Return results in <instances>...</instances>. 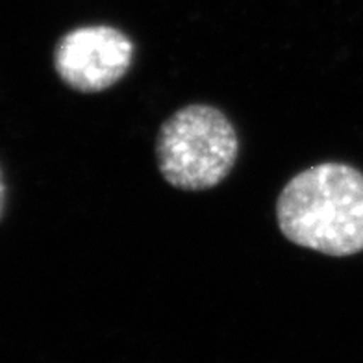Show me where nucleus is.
Here are the masks:
<instances>
[{"label":"nucleus","instance_id":"1","mask_svg":"<svg viewBox=\"0 0 363 363\" xmlns=\"http://www.w3.org/2000/svg\"><path fill=\"white\" fill-rule=\"evenodd\" d=\"M278 226L291 243L328 256L363 250V172L319 163L287 182L277 204Z\"/></svg>","mask_w":363,"mask_h":363},{"label":"nucleus","instance_id":"2","mask_svg":"<svg viewBox=\"0 0 363 363\" xmlns=\"http://www.w3.org/2000/svg\"><path fill=\"white\" fill-rule=\"evenodd\" d=\"M239 141L225 113L213 106L191 104L171 115L156 141L162 177L184 191L219 186L234 169Z\"/></svg>","mask_w":363,"mask_h":363},{"label":"nucleus","instance_id":"3","mask_svg":"<svg viewBox=\"0 0 363 363\" xmlns=\"http://www.w3.org/2000/svg\"><path fill=\"white\" fill-rule=\"evenodd\" d=\"M134 43L111 26H82L60 39L54 52L57 77L82 93L115 86L132 67Z\"/></svg>","mask_w":363,"mask_h":363},{"label":"nucleus","instance_id":"4","mask_svg":"<svg viewBox=\"0 0 363 363\" xmlns=\"http://www.w3.org/2000/svg\"><path fill=\"white\" fill-rule=\"evenodd\" d=\"M4 201H6V189H4L2 177H0V216H2V210H4Z\"/></svg>","mask_w":363,"mask_h":363}]
</instances>
